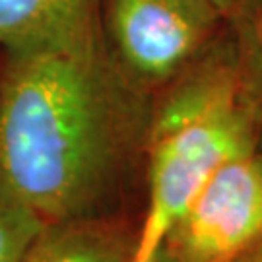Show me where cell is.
I'll use <instances>...</instances> for the list:
<instances>
[{
	"label": "cell",
	"mask_w": 262,
	"mask_h": 262,
	"mask_svg": "<svg viewBox=\"0 0 262 262\" xmlns=\"http://www.w3.org/2000/svg\"><path fill=\"white\" fill-rule=\"evenodd\" d=\"M130 122L99 35L4 51L0 185L47 224L85 215L101 198Z\"/></svg>",
	"instance_id": "1"
},
{
	"label": "cell",
	"mask_w": 262,
	"mask_h": 262,
	"mask_svg": "<svg viewBox=\"0 0 262 262\" xmlns=\"http://www.w3.org/2000/svg\"><path fill=\"white\" fill-rule=\"evenodd\" d=\"M256 150H258V154L262 156V122H260V126H258V132H256Z\"/></svg>",
	"instance_id": "12"
},
{
	"label": "cell",
	"mask_w": 262,
	"mask_h": 262,
	"mask_svg": "<svg viewBox=\"0 0 262 262\" xmlns=\"http://www.w3.org/2000/svg\"><path fill=\"white\" fill-rule=\"evenodd\" d=\"M208 2H212L222 14H233L237 10V0H208Z\"/></svg>",
	"instance_id": "10"
},
{
	"label": "cell",
	"mask_w": 262,
	"mask_h": 262,
	"mask_svg": "<svg viewBox=\"0 0 262 262\" xmlns=\"http://www.w3.org/2000/svg\"><path fill=\"white\" fill-rule=\"evenodd\" d=\"M262 243V156L256 144L224 161L169 229L177 262H239Z\"/></svg>",
	"instance_id": "3"
},
{
	"label": "cell",
	"mask_w": 262,
	"mask_h": 262,
	"mask_svg": "<svg viewBox=\"0 0 262 262\" xmlns=\"http://www.w3.org/2000/svg\"><path fill=\"white\" fill-rule=\"evenodd\" d=\"M237 62L256 122H262V0L241 29Z\"/></svg>",
	"instance_id": "8"
},
{
	"label": "cell",
	"mask_w": 262,
	"mask_h": 262,
	"mask_svg": "<svg viewBox=\"0 0 262 262\" xmlns=\"http://www.w3.org/2000/svg\"><path fill=\"white\" fill-rule=\"evenodd\" d=\"M156 262H177V260H173L169 254H165L163 251H159L158 253V258H156Z\"/></svg>",
	"instance_id": "13"
},
{
	"label": "cell",
	"mask_w": 262,
	"mask_h": 262,
	"mask_svg": "<svg viewBox=\"0 0 262 262\" xmlns=\"http://www.w3.org/2000/svg\"><path fill=\"white\" fill-rule=\"evenodd\" d=\"M45 220L0 185V262H21Z\"/></svg>",
	"instance_id": "7"
},
{
	"label": "cell",
	"mask_w": 262,
	"mask_h": 262,
	"mask_svg": "<svg viewBox=\"0 0 262 262\" xmlns=\"http://www.w3.org/2000/svg\"><path fill=\"white\" fill-rule=\"evenodd\" d=\"M130 262H156V260H144V258H138L136 254L132 253V258H130Z\"/></svg>",
	"instance_id": "14"
},
{
	"label": "cell",
	"mask_w": 262,
	"mask_h": 262,
	"mask_svg": "<svg viewBox=\"0 0 262 262\" xmlns=\"http://www.w3.org/2000/svg\"><path fill=\"white\" fill-rule=\"evenodd\" d=\"M239 262H262V243H258L249 254H245Z\"/></svg>",
	"instance_id": "11"
},
{
	"label": "cell",
	"mask_w": 262,
	"mask_h": 262,
	"mask_svg": "<svg viewBox=\"0 0 262 262\" xmlns=\"http://www.w3.org/2000/svg\"><path fill=\"white\" fill-rule=\"evenodd\" d=\"M134 247L124 227L80 215L45 224L21 262H130Z\"/></svg>",
	"instance_id": "6"
},
{
	"label": "cell",
	"mask_w": 262,
	"mask_h": 262,
	"mask_svg": "<svg viewBox=\"0 0 262 262\" xmlns=\"http://www.w3.org/2000/svg\"><path fill=\"white\" fill-rule=\"evenodd\" d=\"M258 122L237 53L215 55L185 74L148 128V208L134 254L156 260L169 229L224 161L256 144Z\"/></svg>",
	"instance_id": "2"
},
{
	"label": "cell",
	"mask_w": 262,
	"mask_h": 262,
	"mask_svg": "<svg viewBox=\"0 0 262 262\" xmlns=\"http://www.w3.org/2000/svg\"><path fill=\"white\" fill-rule=\"evenodd\" d=\"M220 16L208 0H111L109 28L124 66L146 82L177 74Z\"/></svg>",
	"instance_id": "4"
},
{
	"label": "cell",
	"mask_w": 262,
	"mask_h": 262,
	"mask_svg": "<svg viewBox=\"0 0 262 262\" xmlns=\"http://www.w3.org/2000/svg\"><path fill=\"white\" fill-rule=\"evenodd\" d=\"M95 35V0H0L2 51L64 45Z\"/></svg>",
	"instance_id": "5"
},
{
	"label": "cell",
	"mask_w": 262,
	"mask_h": 262,
	"mask_svg": "<svg viewBox=\"0 0 262 262\" xmlns=\"http://www.w3.org/2000/svg\"><path fill=\"white\" fill-rule=\"evenodd\" d=\"M258 2H260V0H237V10H235V12H239V14H241L243 24L253 16V12L256 10Z\"/></svg>",
	"instance_id": "9"
}]
</instances>
